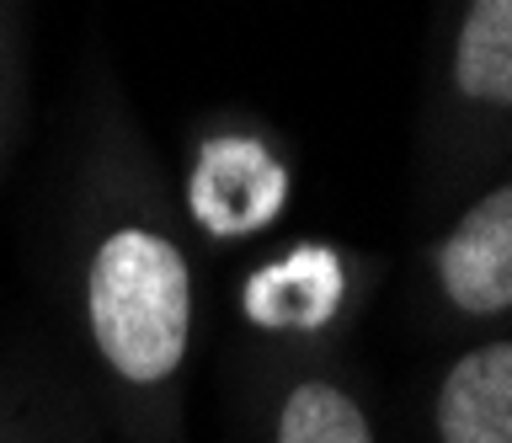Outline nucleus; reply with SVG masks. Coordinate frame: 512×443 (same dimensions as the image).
Wrapping results in <instances>:
<instances>
[{"mask_svg": "<svg viewBox=\"0 0 512 443\" xmlns=\"http://www.w3.org/2000/svg\"><path fill=\"white\" fill-rule=\"evenodd\" d=\"M512 166V0H432L411 129V203L432 225Z\"/></svg>", "mask_w": 512, "mask_h": 443, "instance_id": "obj_2", "label": "nucleus"}, {"mask_svg": "<svg viewBox=\"0 0 512 443\" xmlns=\"http://www.w3.org/2000/svg\"><path fill=\"white\" fill-rule=\"evenodd\" d=\"M64 299L80 374L118 443H182L198 358V257L150 134L118 86L86 102L64 198Z\"/></svg>", "mask_w": 512, "mask_h": 443, "instance_id": "obj_1", "label": "nucleus"}, {"mask_svg": "<svg viewBox=\"0 0 512 443\" xmlns=\"http://www.w3.org/2000/svg\"><path fill=\"white\" fill-rule=\"evenodd\" d=\"M27 123V17L22 0H0V177L16 161Z\"/></svg>", "mask_w": 512, "mask_h": 443, "instance_id": "obj_7", "label": "nucleus"}, {"mask_svg": "<svg viewBox=\"0 0 512 443\" xmlns=\"http://www.w3.org/2000/svg\"><path fill=\"white\" fill-rule=\"evenodd\" d=\"M406 443H512V326L438 347L411 390Z\"/></svg>", "mask_w": 512, "mask_h": 443, "instance_id": "obj_5", "label": "nucleus"}, {"mask_svg": "<svg viewBox=\"0 0 512 443\" xmlns=\"http://www.w3.org/2000/svg\"><path fill=\"white\" fill-rule=\"evenodd\" d=\"M400 305L411 331L432 347L512 326V166L422 225Z\"/></svg>", "mask_w": 512, "mask_h": 443, "instance_id": "obj_3", "label": "nucleus"}, {"mask_svg": "<svg viewBox=\"0 0 512 443\" xmlns=\"http://www.w3.org/2000/svg\"><path fill=\"white\" fill-rule=\"evenodd\" d=\"M240 443H390L363 363L331 342H256L235 363Z\"/></svg>", "mask_w": 512, "mask_h": 443, "instance_id": "obj_4", "label": "nucleus"}, {"mask_svg": "<svg viewBox=\"0 0 512 443\" xmlns=\"http://www.w3.org/2000/svg\"><path fill=\"white\" fill-rule=\"evenodd\" d=\"M86 374L38 358H0V443H107Z\"/></svg>", "mask_w": 512, "mask_h": 443, "instance_id": "obj_6", "label": "nucleus"}]
</instances>
